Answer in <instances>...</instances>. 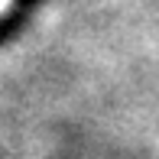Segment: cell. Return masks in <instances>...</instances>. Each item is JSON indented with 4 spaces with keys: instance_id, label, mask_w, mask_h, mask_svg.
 <instances>
[{
    "instance_id": "cell-1",
    "label": "cell",
    "mask_w": 159,
    "mask_h": 159,
    "mask_svg": "<svg viewBox=\"0 0 159 159\" xmlns=\"http://www.w3.org/2000/svg\"><path fill=\"white\" fill-rule=\"evenodd\" d=\"M0 3H3V0H0Z\"/></svg>"
}]
</instances>
